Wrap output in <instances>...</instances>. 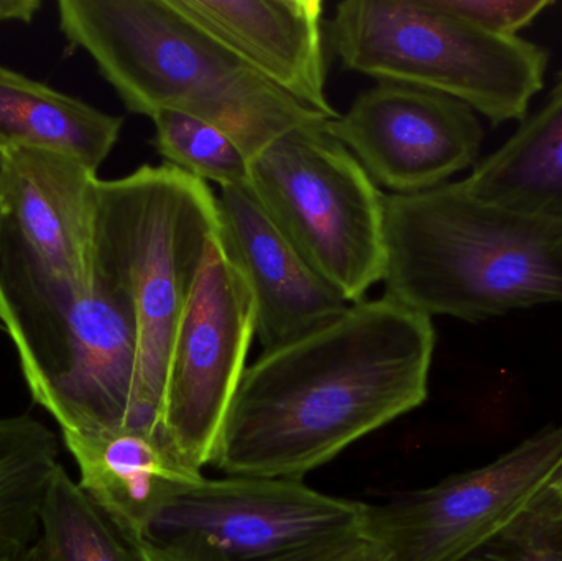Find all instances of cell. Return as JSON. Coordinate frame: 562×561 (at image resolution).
Wrapping results in <instances>:
<instances>
[{
  "label": "cell",
  "instance_id": "cell-1",
  "mask_svg": "<svg viewBox=\"0 0 562 561\" xmlns=\"http://www.w3.org/2000/svg\"><path fill=\"white\" fill-rule=\"evenodd\" d=\"M432 318L385 295L247 366L213 461L227 476L301 481L428 397Z\"/></svg>",
  "mask_w": 562,
  "mask_h": 561
},
{
  "label": "cell",
  "instance_id": "cell-2",
  "mask_svg": "<svg viewBox=\"0 0 562 561\" xmlns=\"http://www.w3.org/2000/svg\"><path fill=\"white\" fill-rule=\"evenodd\" d=\"M58 19L128 111L210 122L250 161L286 132L329 121L257 75L171 0H61Z\"/></svg>",
  "mask_w": 562,
  "mask_h": 561
},
{
  "label": "cell",
  "instance_id": "cell-3",
  "mask_svg": "<svg viewBox=\"0 0 562 561\" xmlns=\"http://www.w3.org/2000/svg\"><path fill=\"white\" fill-rule=\"evenodd\" d=\"M385 295L481 322L562 303V223L492 206L449 181L385 194Z\"/></svg>",
  "mask_w": 562,
  "mask_h": 561
},
{
  "label": "cell",
  "instance_id": "cell-4",
  "mask_svg": "<svg viewBox=\"0 0 562 561\" xmlns=\"http://www.w3.org/2000/svg\"><path fill=\"white\" fill-rule=\"evenodd\" d=\"M220 233L210 184L173 165L99 180L92 277L127 305L137 326L128 427L158 434L175 338Z\"/></svg>",
  "mask_w": 562,
  "mask_h": 561
},
{
  "label": "cell",
  "instance_id": "cell-5",
  "mask_svg": "<svg viewBox=\"0 0 562 561\" xmlns=\"http://www.w3.org/2000/svg\"><path fill=\"white\" fill-rule=\"evenodd\" d=\"M0 325L33 402L61 434L128 427L137 378V326L119 296L43 269L5 221L0 236Z\"/></svg>",
  "mask_w": 562,
  "mask_h": 561
},
{
  "label": "cell",
  "instance_id": "cell-6",
  "mask_svg": "<svg viewBox=\"0 0 562 561\" xmlns=\"http://www.w3.org/2000/svg\"><path fill=\"white\" fill-rule=\"evenodd\" d=\"M329 35L349 71L441 92L495 125L525 121L544 88L543 46L485 32L432 0H344Z\"/></svg>",
  "mask_w": 562,
  "mask_h": 561
},
{
  "label": "cell",
  "instance_id": "cell-7",
  "mask_svg": "<svg viewBox=\"0 0 562 561\" xmlns=\"http://www.w3.org/2000/svg\"><path fill=\"white\" fill-rule=\"evenodd\" d=\"M250 191L311 269L349 305L385 276V194L327 131L281 135L250 161Z\"/></svg>",
  "mask_w": 562,
  "mask_h": 561
},
{
  "label": "cell",
  "instance_id": "cell-8",
  "mask_svg": "<svg viewBox=\"0 0 562 561\" xmlns=\"http://www.w3.org/2000/svg\"><path fill=\"white\" fill-rule=\"evenodd\" d=\"M367 504L301 481H184L137 546L150 561H326L363 537Z\"/></svg>",
  "mask_w": 562,
  "mask_h": 561
},
{
  "label": "cell",
  "instance_id": "cell-9",
  "mask_svg": "<svg viewBox=\"0 0 562 561\" xmlns=\"http://www.w3.org/2000/svg\"><path fill=\"white\" fill-rule=\"evenodd\" d=\"M254 339L252 295L217 240L175 338L158 425L164 444L194 473L213 461Z\"/></svg>",
  "mask_w": 562,
  "mask_h": 561
},
{
  "label": "cell",
  "instance_id": "cell-10",
  "mask_svg": "<svg viewBox=\"0 0 562 561\" xmlns=\"http://www.w3.org/2000/svg\"><path fill=\"white\" fill-rule=\"evenodd\" d=\"M562 461V425L477 470L367 504L363 534L392 561H456L507 526Z\"/></svg>",
  "mask_w": 562,
  "mask_h": 561
},
{
  "label": "cell",
  "instance_id": "cell-11",
  "mask_svg": "<svg viewBox=\"0 0 562 561\" xmlns=\"http://www.w3.org/2000/svg\"><path fill=\"white\" fill-rule=\"evenodd\" d=\"M376 187L415 194L449 183L477 164L484 128L477 112L441 92L376 81L346 114L327 121Z\"/></svg>",
  "mask_w": 562,
  "mask_h": 561
},
{
  "label": "cell",
  "instance_id": "cell-12",
  "mask_svg": "<svg viewBox=\"0 0 562 561\" xmlns=\"http://www.w3.org/2000/svg\"><path fill=\"white\" fill-rule=\"evenodd\" d=\"M220 240L256 306V338L266 349L300 338L342 315L349 303L311 269L249 187L221 188Z\"/></svg>",
  "mask_w": 562,
  "mask_h": 561
},
{
  "label": "cell",
  "instance_id": "cell-13",
  "mask_svg": "<svg viewBox=\"0 0 562 561\" xmlns=\"http://www.w3.org/2000/svg\"><path fill=\"white\" fill-rule=\"evenodd\" d=\"M257 75L326 119V25L321 0H171Z\"/></svg>",
  "mask_w": 562,
  "mask_h": 561
},
{
  "label": "cell",
  "instance_id": "cell-14",
  "mask_svg": "<svg viewBox=\"0 0 562 561\" xmlns=\"http://www.w3.org/2000/svg\"><path fill=\"white\" fill-rule=\"evenodd\" d=\"M98 173L49 148L7 154L5 221L43 269L69 285H92V227Z\"/></svg>",
  "mask_w": 562,
  "mask_h": 561
},
{
  "label": "cell",
  "instance_id": "cell-15",
  "mask_svg": "<svg viewBox=\"0 0 562 561\" xmlns=\"http://www.w3.org/2000/svg\"><path fill=\"white\" fill-rule=\"evenodd\" d=\"M63 441L78 464L79 487L135 543L177 486L203 474L144 428L63 434Z\"/></svg>",
  "mask_w": 562,
  "mask_h": 561
},
{
  "label": "cell",
  "instance_id": "cell-16",
  "mask_svg": "<svg viewBox=\"0 0 562 561\" xmlns=\"http://www.w3.org/2000/svg\"><path fill=\"white\" fill-rule=\"evenodd\" d=\"M459 181L482 203L562 223V72L543 108Z\"/></svg>",
  "mask_w": 562,
  "mask_h": 561
},
{
  "label": "cell",
  "instance_id": "cell-17",
  "mask_svg": "<svg viewBox=\"0 0 562 561\" xmlns=\"http://www.w3.org/2000/svg\"><path fill=\"white\" fill-rule=\"evenodd\" d=\"M124 119L0 66V150L49 148L98 173Z\"/></svg>",
  "mask_w": 562,
  "mask_h": 561
},
{
  "label": "cell",
  "instance_id": "cell-18",
  "mask_svg": "<svg viewBox=\"0 0 562 561\" xmlns=\"http://www.w3.org/2000/svg\"><path fill=\"white\" fill-rule=\"evenodd\" d=\"M58 457V438L43 422L0 417V561L38 542L40 513Z\"/></svg>",
  "mask_w": 562,
  "mask_h": 561
},
{
  "label": "cell",
  "instance_id": "cell-19",
  "mask_svg": "<svg viewBox=\"0 0 562 561\" xmlns=\"http://www.w3.org/2000/svg\"><path fill=\"white\" fill-rule=\"evenodd\" d=\"M40 561H150L59 464L40 513Z\"/></svg>",
  "mask_w": 562,
  "mask_h": 561
},
{
  "label": "cell",
  "instance_id": "cell-20",
  "mask_svg": "<svg viewBox=\"0 0 562 561\" xmlns=\"http://www.w3.org/2000/svg\"><path fill=\"white\" fill-rule=\"evenodd\" d=\"M154 145L165 164L221 188L249 187L250 158L243 148L210 122L180 112L164 111L151 117Z\"/></svg>",
  "mask_w": 562,
  "mask_h": 561
},
{
  "label": "cell",
  "instance_id": "cell-21",
  "mask_svg": "<svg viewBox=\"0 0 562 561\" xmlns=\"http://www.w3.org/2000/svg\"><path fill=\"white\" fill-rule=\"evenodd\" d=\"M456 561H562V497L547 484L507 526Z\"/></svg>",
  "mask_w": 562,
  "mask_h": 561
},
{
  "label": "cell",
  "instance_id": "cell-22",
  "mask_svg": "<svg viewBox=\"0 0 562 561\" xmlns=\"http://www.w3.org/2000/svg\"><path fill=\"white\" fill-rule=\"evenodd\" d=\"M439 9L452 13L485 32L520 36L553 0H432Z\"/></svg>",
  "mask_w": 562,
  "mask_h": 561
},
{
  "label": "cell",
  "instance_id": "cell-23",
  "mask_svg": "<svg viewBox=\"0 0 562 561\" xmlns=\"http://www.w3.org/2000/svg\"><path fill=\"white\" fill-rule=\"evenodd\" d=\"M326 561H392L389 553L379 546V543L370 540L369 537H360L356 542L347 546L346 549L337 552Z\"/></svg>",
  "mask_w": 562,
  "mask_h": 561
},
{
  "label": "cell",
  "instance_id": "cell-24",
  "mask_svg": "<svg viewBox=\"0 0 562 561\" xmlns=\"http://www.w3.org/2000/svg\"><path fill=\"white\" fill-rule=\"evenodd\" d=\"M40 9V0H0V22L29 23Z\"/></svg>",
  "mask_w": 562,
  "mask_h": 561
},
{
  "label": "cell",
  "instance_id": "cell-25",
  "mask_svg": "<svg viewBox=\"0 0 562 561\" xmlns=\"http://www.w3.org/2000/svg\"><path fill=\"white\" fill-rule=\"evenodd\" d=\"M7 154L0 150V236H2L3 226H5V213L2 206V181L5 173Z\"/></svg>",
  "mask_w": 562,
  "mask_h": 561
},
{
  "label": "cell",
  "instance_id": "cell-26",
  "mask_svg": "<svg viewBox=\"0 0 562 561\" xmlns=\"http://www.w3.org/2000/svg\"><path fill=\"white\" fill-rule=\"evenodd\" d=\"M2 561H40V552L38 547L35 546L30 547L25 552L20 553V556L12 557V559H7Z\"/></svg>",
  "mask_w": 562,
  "mask_h": 561
},
{
  "label": "cell",
  "instance_id": "cell-27",
  "mask_svg": "<svg viewBox=\"0 0 562 561\" xmlns=\"http://www.w3.org/2000/svg\"><path fill=\"white\" fill-rule=\"evenodd\" d=\"M548 486L551 490L557 491L558 494L562 497V461L560 467L554 470V473L551 474L550 481H548Z\"/></svg>",
  "mask_w": 562,
  "mask_h": 561
}]
</instances>
